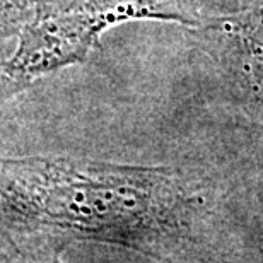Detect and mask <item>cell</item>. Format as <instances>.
Returning a JSON list of instances; mask_svg holds the SVG:
<instances>
[{"instance_id":"cell-3","label":"cell","mask_w":263,"mask_h":263,"mask_svg":"<svg viewBox=\"0 0 263 263\" xmlns=\"http://www.w3.org/2000/svg\"><path fill=\"white\" fill-rule=\"evenodd\" d=\"M195 31L234 79L248 117L263 123V0L234 12H215Z\"/></svg>"},{"instance_id":"cell-4","label":"cell","mask_w":263,"mask_h":263,"mask_svg":"<svg viewBox=\"0 0 263 263\" xmlns=\"http://www.w3.org/2000/svg\"><path fill=\"white\" fill-rule=\"evenodd\" d=\"M34 0H0V41L12 40Z\"/></svg>"},{"instance_id":"cell-5","label":"cell","mask_w":263,"mask_h":263,"mask_svg":"<svg viewBox=\"0 0 263 263\" xmlns=\"http://www.w3.org/2000/svg\"><path fill=\"white\" fill-rule=\"evenodd\" d=\"M55 263H62V261L60 260H55Z\"/></svg>"},{"instance_id":"cell-2","label":"cell","mask_w":263,"mask_h":263,"mask_svg":"<svg viewBox=\"0 0 263 263\" xmlns=\"http://www.w3.org/2000/svg\"><path fill=\"white\" fill-rule=\"evenodd\" d=\"M215 12L214 0H34L0 59V104L31 84L84 64L108 31L157 21L195 31Z\"/></svg>"},{"instance_id":"cell-1","label":"cell","mask_w":263,"mask_h":263,"mask_svg":"<svg viewBox=\"0 0 263 263\" xmlns=\"http://www.w3.org/2000/svg\"><path fill=\"white\" fill-rule=\"evenodd\" d=\"M217 203L176 166L77 156H0V224L51 231L154 258L207 246Z\"/></svg>"}]
</instances>
